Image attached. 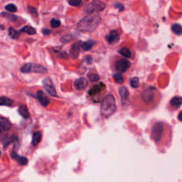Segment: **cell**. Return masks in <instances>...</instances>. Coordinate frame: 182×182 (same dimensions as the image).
I'll return each mask as SVG.
<instances>
[{
	"label": "cell",
	"instance_id": "obj_1",
	"mask_svg": "<svg viewBox=\"0 0 182 182\" xmlns=\"http://www.w3.org/2000/svg\"><path fill=\"white\" fill-rule=\"evenodd\" d=\"M135 101L141 110H150L158 106L161 100V93L155 87L149 86L137 95Z\"/></svg>",
	"mask_w": 182,
	"mask_h": 182
},
{
	"label": "cell",
	"instance_id": "obj_9",
	"mask_svg": "<svg viewBox=\"0 0 182 182\" xmlns=\"http://www.w3.org/2000/svg\"><path fill=\"white\" fill-rule=\"evenodd\" d=\"M43 86L46 92L50 95V96L57 97V93H56V88L54 87L53 82L50 78H46L43 80Z\"/></svg>",
	"mask_w": 182,
	"mask_h": 182
},
{
	"label": "cell",
	"instance_id": "obj_15",
	"mask_svg": "<svg viewBox=\"0 0 182 182\" xmlns=\"http://www.w3.org/2000/svg\"><path fill=\"white\" fill-rule=\"evenodd\" d=\"M11 157L12 159L17 161L20 165H26L28 163L27 158H26V157H21V156H19L15 151H13L11 153Z\"/></svg>",
	"mask_w": 182,
	"mask_h": 182
},
{
	"label": "cell",
	"instance_id": "obj_34",
	"mask_svg": "<svg viewBox=\"0 0 182 182\" xmlns=\"http://www.w3.org/2000/svg\"><path fill=\"white\" fill-rule=\"evenodd\" d=\"M28 9L29 11L31 12V14H35V15H37V10L35 7H31V6H28Z\"/></svg>",
	"mask_w": 182,
	"mask_h": 182
},
{
	"label": "cell",
	"instance_id": "obj_13",
	"mask_svg": "<svg viewBox=\"0 0 182 182\" xmlns=\"http://www.w3.org/2000/svg\"><path fill=\"white\" fill-rule=\"evenodd\" d=\"M106 41L108 44H113L117 43L120 40V34L118 31L113 30L106 36Z\"/></svg>",
	"mask_w": 182,
	"mask_h": 182
},
{
	"label": "cell",
	"instance_id": "obj_21",
	"mask_svg": "<svg viewBox=\"0 0 182 182\" xmlns=\"http://www.w3.org/2000/svg\"><path fill=\"white\" fill-rule=\"evenodd\" d=\"M19 32H23V33H26L29 35H34L36 33V30L30 26H25L19 30Z\"/></svg>",
	"mask_w": 182,
	"mask_h": 182
},
{
	"label": "cell",
	"instance_id": "obj_22",
	"mask_svg": "<svg viewBox=\"0 0 182 182\" xmlns=\"http://www.w3.org/2000/svg\"><path fill=\"white\" fill-rule=\"evenodd\" d=\"M14 101L7 97H0V106H11Z\"/></svg>",
	"mask_w": 182,
	"mask_h": 182
},
{
	"label": "cell",
	"instance_id": "obj_16",
	"mask_svg": "<svg viewBox=\"0 0 182 182\" xmlns=\"http://www.w3.org/2000/svg\"><path fill=\"white\" fill-rule=\"evenodd\" d=\"M79 54H80V44L78 42V43H76L72 45L71 48H70V57H71L73 59H76V58L78 57Z\"/></svg>",
	"mask_w": 182,
	"mask_h": 182
},
{
	"label": "cell",
	"instance_id": "obj_4",
	"mask_svg": "<svg viewBox=\"0 0 182 182\" xmlns=\"http://www.w3.org/2000/svg\"><path fill=\"white\" fill-rule=\"evenodd\" d=\"M116 102L112 95H107L104 97L100 104V112L104 118H109L116 111Z\"/></svg>",
	"mask_w": 182,
	"mask_h": 182
},
{
	"label": "cell",
	"instance_id": "obj_26",
	"mask_svg": "<svg viewBox=\"0 0 182 182\" xmlns=\"http://www.w3.org/2000/svg\"><path fill=\"white\" fill-rule=\"evenodd\" d=\"M112 78H113V79H114V81L118 84H122L125 81L124 78H123L122 74H120V73L113 74Z\"/></svg>",
	"mask_w": 182,
	"mask_h": 182
},
{
	"label": "cell",
	"instance_id": "obj_28",
	"mask_svg": "<svg viewBox=\"0 0 182 182\" xmlns=\"http://www.w3.org/2000/svg\"><path fill=\"white\" fill-rule=\"evenodd\" d=\"M9 35L10 37H11V38H13V39H17V38H19V31H16L15 29H13V28L11 27V28H9Z\"/></svg>",
	"mask_w": 182,
	"mask_h": 182
},
{
	"label": "cell",
	"instance_id": "obj_37",
	"mask_svg": "<svg viewBox=\"0 0 182 182\" xmlns=\"http://www.w3.org/2000/svg\"><path fill=\"white\" fill-rule=\"evenodd\" d=\"M0 29L4 30L5 29V27H4V26H0Z\"/></svg>",
	"mask_w": 182,
	"mask_h": 182
},
{
	"label": "cell",
	"instance_id": "obj_6",
	"mask_svg": "<svg viewBox=\"0 0 182 182\" xmlns=\"http://www.w3.org/2000/svg\"><path fill=\"white\" fill-rule=\"evenodd\" d=\"M21 71L24 73H36L46 74L48 73V69L41 65L29 63L24 65L21 68Z\"/></svg>",
	"mask_w": 182,
	"mask_h": 182
},
{
	"label": "cell",
	"instance_id": "obj_7",
	"mask_svg": "<svg viewBox=\"0 0 182 182\" xmlns=\"http://www.w3.org/2000/svg\"><path fill=\"white\" fill-rule=\"evenodd\" d=\"M106 5L104 2L100 1H92L85 6L83 10L85 12L91 14H96V12L102 11L105 9Z\"/></svg>",
	"mask_w": 182,
	"mask_h": 182
},
{
	"label": "cell",
	"instance_id": "obj_18",
	"mask_svg": "<svg viewBox=\"0 0 182 182\" xmlns=\"http://www.w3.org/2000/svg\"><path fill=\"white\" fill-rule=\"evenodd\" d=\"M42 139V133L40 131H36L33 133L32 137V145L33 146L36 147L41 142Z\"/></svg>",
	"mask_w": 182,
	"mask_h": 182
},
{
	"label": "cell",
	"instance_id": "obj_30",
	"mask_svg": "<svg viewBox=\"0 0 182 182\" xmlns=\"http://www.w3.org/2000/svg\"><path fill=\"white\" fill-rule=\"evenodd\" d=\"M60 26V21L59 19H52L50 20V27L54 29L55 28H58Z\"/></svg>",
	"mask_w": 182,
	"mask_h": 182
},
{
	"label": "cell",
	"instance_id": "obj_20",
	"mask_svg": "<svg viewBox=\"0 0 182 182\" xmlns=\"http://www.w3.org/2000/svg\"><path fill=\"white\" fill-rule=\"evenodd\" d=\"M95 44H96V42L94 41H93V40H88V41H85L82 44L81 47L84 50L88 51V50H90L92 49Z\"/></svg>",
	"mask_w": 182,
	"mask_h": 182
},
{
	"label": "cell",
	"instance_id": "obj_27",
	"mask_svg": "<svg viewBox=\"0 0 182 182\" xmlns=\"http://www.w3.org/2000/svg\"><path fill=\"white\" fill-rule=\"evenodd\" d=\"M129 84H130L131 87L133 88H138L139 86V79L138 78H137V77L132 78L129 80Z\"/></svg>",
	"mask_w": 182,
	"mask_h": 182
},
{
	"label": "cell",
	"instance_id": "obj_10",
	"mask_svg": "<svg viewBox=\"0 0 182 182\" xmlns=\"http://www.w3.org/2000/svg\"><path fill=\"white\" fill-rule=\"evenodd\" d=\"M119 94L121 98V102L122 106H127L129 102V90L125 86H121L119 88Z\"/></svg>",
	"mask_w": 182,
	"mask_h": 182
},
{
	"label": "cell",
	"instance_id": "obj_8",
	"mask_svg": "<svg viewBox=\"0 0 182 182\" xmlns=\"http://www.w3.org/2000/svg\"><path fill=\"white\" fill-rule=\"evenodd\" d=\"M130 62L125 58H120L115 62L114 68L115 70L118 73H125L130 67Z\"/></svg>",
	"mask_w": 182,
	"mask_h": 182
},
{
	"label": "cell",
	"instance_id": "obj_3",
	"mask_svg": "<svg viewBox=\"0 0 182 182\" xmlns=\"http://www.w3.org/2000/svg\"><path fill=\"white\" fill-rule=\"evenodd\" d=\"M100 16L98 14H91L85 17L78 24V29L83 32H93L100 23Z\"/></svg>",
	"mask_w": 182,
	"mask_h": 182
},
{
	"label": "cell",
	"instance_id": "obj_29",
	"mask_svg": "<svg viewBox=\"0 0 182 182\" xmlns=\"http://www.w3.org/2000/svg\"><path fill=\"white\" fill-rule=\"evenodd\" d=\"M5 9L8 11L11 12V13H14V12L17 11V7L14 4H9V5L5 6Z\"/></svg>",
	"mask_w": 182,
	"mask_h": 182
},
{
	"label": "cell",
	"instance_id": "obj_5",
	"mask_svg": "<svg viewBox=\"0 0 182 182\" xmlns=\"http://www.w3.org/2000/svg\"><path fill=\"white\" fill-rule=\"evenodd\" d=\"M106 93V86L103 83L100 82L95 84L89 89L88 96L90 100L94 102H100L104 98Z\"/></svg>",
	"mask_w": 182,
	"mask_h": 182
},
{
	"label": "cell",
	"instance_id": "obj_38",
	"mask_svg": "<svg viewBox=\"0 0 182 182\" xmlns=\"http://www.w3.org/2000/svg\"><path fill=\"white\" fill-rule=\"evenodd\" d=\"M0 155H1V151H0Z\"/></svg>",
	"mask_w": 182,
	"mask_h": 182
},
{
	"label": "cell",
	"instance_id": "obj_11",
	"mask_svg": "<svg viewBox=\"0 0 182 182\" xmlns=\"http://www.w3.org/2000/svg\"><path fill=\"white\" fill-rule=\"evenodd\" d=\"M11 128V123L7 118L0 116V135L9 131Z\"/></svg>",
	"mask_w": 182,
	"mask_h": 182
},
{
	"label": "cell",
	"instance_id": "obj_19",
	"mask_svg": "<svg viewBox=\"0 0 182 182\" xmlns=\"http://www.w3.org/2000/svg\"><path fill=\"white\" fill-rule=\"evenodd\" d=\"M18 112L21 115V117H23L25 119H28L30 118V114L29 112V110H28L27 107L26 106H21L19 107V109H18Z\"/></svg>",
	"mask_w": 182,
	"mask_h": 182
},
{
	"label": "cell",
	"instance_id": "obj_33",
	"mask_svg": "<svg viewBox=\"0 0 182 182\" xmlns=\"http://www.w3.org/2000/svg\"><path fill=\"white\" fill-rule=\"evenodd\" d=\"M114 7L115 8H118V9L120 10V11H122V10L124 9V6H123L122 4H120V3L114 4Z\"/></svg>",
	"mask_w": 182,
	"mask_h": 182
},
{
	"label": "cell",
	"instance_id": "obj_14",
	"mask_svg": "<svg viewBox=\"0 0 182 182\" xmlns=\"http://www.w3.org/2000/svg\"><path fill=\"white\" fill-rule=\"evenodd\" d=\"M88 86V81L86 78H80L75 80L74 87L77 90H83Z\"/></svg>",
	"mask_w": 182,
	"mask_h": 182
},
{
	"label": "cell",
	"instance_id": "obj_32",
	"mask_svg": "<svg viewBox=\"0 0 182 182\" xmlns=\"http://www.w3.org/2000/svg\"><path fill=\"white\" fill-rule=\"evenodd\" d=\"M68 4L73 7H78L82 4V1L80 0H72V1L68 2Z\"/></svg>",
	"mask_w": 182,
	"mask_h": 182
},
{
	"label": "cell",
	"instance_id": "obj_35",
	"mask_svg": "<svg viewBox=\"0 0 182 182\" xmlns=\"http://www.w3.org/2000/svg\"><path fill=\"white\" fill-rule=\"evenodd\" d=\"M42 33H43L44 35H48V34H50V31L48 29H44L42 30Z\"/></svg>",
	"mask_w": 182,
	"mask_h": 182
},
{
	"label": "cell",
	"instance_id": "obj_23",
	"mask_svg": "<svg viewBox=\"0 0 182 182\" xmlns=\"http://www.w3.org/2000/svg\"><path fill=\"white\" fill-rule=\"evenodd\" d=\"M0 15L9 21H15L17 19V16L12 15V14H10L9 12H7V11H2L1 14H0Z\"/></svg>",
	"mask_w": 182,
	"mask_h": 182
},
{
	"label": "cell",
	"instance_id": "obj_2",
	"mask_svg": "<svg viewBox=\"0 0 182 182\" xmlns=\"http://www.w3.org/2000/svg\"><path fill=\"white\" fill-rule=\"evenodd\" d=\"M166 136H171V128L167 122L158 121L151 126L150 137L156 144L160 143Z\"/></svg>",
	"mask_w": 182,
	"mask_h": 182
},
{
	"label": "cell",
	"instance_id": "obj_36",
	"mask_svg": "<svg viewBox=\"0 0 182 182\" xmlns=\"http://www.w3.org/2000/svg\"><path fill=\"white\" fill-rule=\"evenodd\" d=\"M181 112H179V116H178V119H179V121H181Z\"/></svg>",
	"mask_w": 182,
	"mask_h": 182
},
{
	"label": "cell",
	"instance_id": "obj_24",
	"mask_svg": "<svg viewBox=\"0 0 182 182\" xmlns=\"http://www.w3.org/2000/svg\"><path fill=\"white\" fill-rule=\"evenodd\" d=\"M118 52L120 55H122V56H124V57L127 58H131V56H132L131 50H129L128 48H126V47H123L122 48H120Z\"/></svg>",
	"mask_w": 182,
	"mask_h": 182
},
{
	"label": "cell",
	"instance_id": "obj_17",
	"mask_svg": "<svg viewBox=\"0 0 182 182\" xmlns=\"http://www.w3.org/2000/svg\"><path fill=\"white\" fill-rule=\"evenodd\" d=\"M182 104V98L180 96H175L171 99L169 102V105L172 108L174 109H178Z\"/></svg>",
	"mask_w": 182,
	"mask_h": 182
},
{
	"label": "cell",
	"instance_id": "obj_12",
	"mask_svg": "<svg viewBox=\"0 0 182 182\" xmlns=\"http://www.w3.org/2000/svg\"><path fill=\"white\" fill-rule=\"evenodd\" d=\"M36 96H37V99L39 101L40 104L43 107H47L50 104V98L46 96L42 90H38L37 93H36Z\"/></svg>",
	"mask_w": 182,
	"mask_h": 182
},
{
	"label": "cell",
	"instance_id": "obj_25",
	"mask_svg": "<svg viewBox=\"0 0 182 182\" xmlns=\"http://www.w3.org/2000/svg\"><path fill=\"white\" fill-rule=\"evenodd\" d=\"M171 30L175 34L178 36H180L182 33V28L181 26L179 24H174L171 26Z\"/></svg>",
	"mask_w": 182,
	"mask_h": 182
},
{
	"label": "cell",
	"instance_id": "obj_31",
	"mask_svg": "<svg viewBox=\"0 0 182 182\" xmlns=\"http://www.w3.org/2000/svg\"><path fill=\"white\" fill-rule=\"evenodd\" d=\"M88 78L90 79V81L96 82L100 80V76H98V74L96 73H90L88 74Z\"/></svg>",
	"mask_w": 182,
	"mask_h": 182
}]
</instances>
